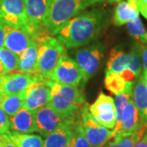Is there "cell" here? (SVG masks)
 Returning <instances> with one entry per match:
<instances>
[{
	"mask_svg": "<svg viewBox=\"0 0 147 147\" xmlns=\"http://www.w3.org/2000/svg\"><path fill=\"white\" fill-rule=\"evenodd\" d=\"M100 11H86L72 18L57 34V39L67 48L88 44L100 32L103 22Z\"/></svg>",
	"mask_w": 147,
	"mask_h": 147,
	"instance_id": "1",
	"label": "cell"
},
{
	"mask_svg": "<svg viewBox=\"0 0 147 147\" xmlns=\"http://www.w3.org/2000/svg\"><path fill=\"white\" fill-rule=\"evenodd\" d=\"M101 0H49L45 27L51 35L57 34L62 27L82 11Z\"/></svg>",
	"mask_w": 147,
	"mask_h": 147,
	"instance_id": "2",
	"label": "cell"
},
{
	"mask_svg": "<svg viewBox=\"0 0 147 147\" xmlns=\"http://www.w3.org/2000/svg\"><path fill=\"white\" fill-rule=\"evenodd\" d=\"M84 101V95L78 87L53 82L48 105L64 119L78 118Z\"/></svg>",
	"mask_w": 147,
	"mask_h": 147,
	"instance_id": "3",
	"label": "cell"
},
{
	"mask_svg": "<svg viewBox=\"0 0 147 147\" xmlns=\"http://www.w3.org/2000/svg\"><path fill=\"white\" fill-rule=\"evenodd\" d=\"M65 55H66L65 47L57 38L53 37L46 38L38 47L36 74L48 77Z\"/></svg>",
	"mask_w": 147,
	"mask_h": 147,
	"instance_id": "4",
	"label": "cell"
},
{
	"mask_svg": "<svg viewBox=\"0 0 147 147\" xmlns=\"http://www.w3.org/2000/svg\"><path fill=\"white\" fill-rule=\"evenodd\" d=\"M141 47L142 45H138L130 53H124L115 48L112 49L106 71L120 74L123 71L129 69L134 74L137 79L140 77L142 69Z\"/></svg>",
	"mask_w": 147,
	"mask_h": 147,
	"instance_id": "5",
	"label": "cell"
},
{
	"mask_svg": "<svg viewBox=\"0 0 147 147\" xmlns=\"http://www.w3.org/2000/svg\"><path fill=\"white\" fill-rule=\"evenodd\" d=\"M80 115L85 137L91 147H103L108 141L115 137L114 129H109L95 120L87 104L82 107Z\"/></svg>",
	"mask_w": 147,
	"mask_h": 147,
	"instance_id": "6",
	"label": "cell"
},
{
	"mask_svg": "<svg viewBox=\"0 0 147 147\" xmlns=\"http://www.w3.org/2000/svg\"><path fill=\"white\" fill-rule=\"evenodd\" d=\"M53 82L48 77L34 74V79L26 91L23 107L35 111L43 105H47L50 99L51 88Z\"/></svg>",
	"mask_w": 147,
	"mask_h": 147,
	"instance_id": "7",
	"label": "cell"
},
{
	"mask_svg": "<svg viewBox=\"0 0 147 147\" xmlns=\"http://www.w3.org/2000/svg\"><path fill=\"white\" fill-rule=\"evenodd\" d=\"M0 21L4 25L24 28L31 32L24 0H0Z\"/></svg>",
	"mask_w": 147,
	"mask_h": 147,
	"instance_id": "8",
	"label": "cell"
},
{
	"mask_svg": "<svg viewBox=\"0 0 147 147\" xmlns=\"http://www.w3.org/2000/svg\"><path fill=\"white\" fill-rule=\"evenodd\" d=\"M48 78L61 84L78 87L84 79V74L77 62L65 55L60 59Z\"/></svg>",
	"mask_w": 147,
	"mask_h": 147,
	"instance_id": "9",
	"label": "cell"
},
{
	"mask_svg": "<svg viewBox=\"0 0 147 147\" xmlns=\"http://www.w3.org/2000/svg\"><path fill=\"white\" fill-rule=\"evenodd\" d=\"M88 110L95 120L109 129H114L116 124V109L114 99L100 92Z\"/></svg>",
	"mask_w": 147,
	"mask_h": 147,
	"instance_id": "10",
	"label": "cell"
},
{
	"mask_svg": "<svg viewBox=\"0 0 147 147\" xmlns=\"http://www.w3.org/2000/svg\"><path fill=\"white\" fill-rule=\"evenodd\" d=\"M75 61L79 65L84 74L83 84H85L88 80L94 74L99 68L100 60L103 57L99 47H89L78 50L75 53Z\"/></svg>",
	"mask_w": 147,
	"mask_h": 147,
	"instance_id": "11",
	"label": "cell"
},
{
	"mask_svg": "<svg viewBox=\"0 0 147 147\" xmlns=\"http://www.w3.org/2000/svg\"><path fill=\"white\" fill-rule=\"evenodd\" d=\"M37 131L42 137H47L67 119H64L48 105H45L34 111Z\"/></svg>",
	"mask_w": 147,
	"mask_h": 147,
	"instance_id": "12",
	"label": "cell"
},
{
	"mask_svg": "<svg viewBox=\"0 0 147 147\" xmlns=\"http://www.w3.org/2000/svg\"><path fill=\"white\" fill-rule=\"evenodd\" d=\"M4 47L17 56H21L34 40L32 33L24 28L12 27L4 25Z\"/></svg>",
	"mask_w": 147,
	"mask_h": 147,
	"instance_id": "13",
	"label": "cell"
},
{
	"mask_svg": "<svg viewBox=\"0 0 147 147\" xmlns=\"http://www.w3.org/2000/svg\"><path fill=\"white\" fill-rule=\"evenodd\" d=\"M145 125L132 98L124 108L119 127L115 132V136H127L138 131Z\"/></svg>",
	"mask_w": 147,
	"mask_h": 147,
	"instance_id": "14",
	"label": "cell"
},
{
	"mask_svg": "<svg viewBox=\"0 0 147 147\" xmlns=\"http://www.w3.org/2000/svg\"><path fill=\"white\" fill-rule=\"evenodd\" d=\"M28 21L31 27L32 34L40 28L45 27L49 0H24Z\"/></svg>",
	"mask_w": 147,
	"mask_h": 147,
	"instance_id": "15",
	"label": "cell"
},
{
	"mask_svg": "<svg viewBox=\"0 0 147 147\" xmlns=\"http://www.w3.org/2000/svg\"><path fill=\"white\" fill-rule=\"evenodd\" d=\"M79 117L74 119H67L50 133L43 142V147H64L73 140L75 126Z\"/></svg>",
	"mask_w": 147,
	"mask_h": 147,
	"instance_id": "16",
	"label": "cell"
},
{
	"mask_svg": "<svg viewBox=\"0 0 147 147\" xmlns=\"http://www.w3.org/2000/svg\"><path fill=\"white\" fill-rule=\"evenodd\" d=\"M34 79V74L16 73L5 74L0 77L4 94H17L26 92Z\"/></svg>",
	"mask_w": 147,
	"mask_h": 147,
	"instance_id": "17",
	"label": "cell"
},
{
	"mask_svg": "<svg viewBox=\"0 0 147 147\" xmlns=\"http://www.w3.org/2000/svg\"><path fill=\"white\" fill-rule=\"evenodd\" d=\"M10 131L29 134L37 131L34 111L22 107L16 114L9 117Z\"/></svg>",
	"mask_w": 147,
	"mask_h": 147,
	"instance_id": "18",
	"label": "cell"
},
{
	"mask_svg": "<svg viewBox=\"0 0 147 147\" xmlns=\"http://www.w3.org/2000/svg\"><path fill=\"white\" fill-rule=\"evenodd\" d=\"M132 100L143 123L147 125V87L144 76L138 77L134 85H132Z\"/></svg>",
	"mask_w": 147,
	"mask_h": 147,
	"instance_id": "19",
	"label": "cell"
},
{
	"mask_svg": "<svg viewBox=\"0 0 147 147\" xmlns=\"http://www.w3.org/2000/svg\"><path fill=\"white\" fill-rule=\"evenodd\" d=\"M38 47L39 44L33 40L29 47L19 57L18 70L21 73L36 74Z\"/></svg>",
	"mask_w": 147,
	"mask_h": 147,
	"instance_id": "20",
	"label": "cell"
},
{
	"mask_svg": "<svg viewBox=\"0 0 147 147\" xmlns=\"http://www.w3.org/2000/svg\"><path fill=\"white\" fill-rule=\"evenodd\" d=\"M139 16L137 3L130 1H122L117 5L113 17V22L116 26H123Z\"/></svg>",
	"mask_w": 147,
	"mask_h": 147,
	"instance_id": "21",
	"label": "cell"
},
{
	"mask_svg": "<svg viewBox=\"0 0 147 147\" xmlns=\"http://www.w3.org/2000/svg\"><path fill=\"white\" fill-rule=\"evenodd\" d=\"M26 95V92L11 95L3 93L0 96V107L8 117H11L23 107Z\"/></svg>",
	"mask_w": 147,
	"mask_h": 147,
	"instance_id": "22",
	"label": "cell"
},
{
	"mask_svg": "<svg viewBox=\"0 0 147 147\" xmlns=\"http://www.w3.org/2000/svg\"><path fill=\"white\" fill-rule=\"evenodd\" d=\"M7 134L17 147H43L44 141L39 135L24 134L11 131Z\"/></svg>",
	"mask_w": 147,
	"mask_h": 147,
	"instance_id": "23",
	"label": "cell"
},
{
	"mask_svg": "<svg viewBox=\"0 0 147 147\" xmlns=\"http://www.w3.org/2000/svg\"><path fill=\"white\" fill-rule=\"evenodd\" d=\"M132 85H133V83L129 82L127 86L126 89L119 94L116 95L115 98L114 100L116 109V124L114 128L115 132L119 127L121 118H122V115H123L124 108L126 107L129 100L132 98Z\"/></svg>",
	"mask_w": 147,
	"mask_h": 147,
	"instance_id": "24",
	"label": "cell"
},
{
	"mask_svg": "<svg viewBox=\"0 0 147 147\" xmlns=\"http://www.w3.org/2000/svg\"><path fill=\"white\" fill-rule=\"evenodd\" d=\"M129 82L126 81L119 74L106 71L105 72V85L106 88L113 94L118 95L126 89Z\"/></svg>",
	"mask_w": 147,
	"mask_h": 147,
	"instance_id": "25",
	"label": "cell"
},
{
	"mask_svg": "<svg viewBox=\"0 0 147 147\" xmlns=\"http://www.w3.org/2000/svg\"><path fill=\"white\" fill-rule=\"evenodd\" d=\"M0 60L3 64L7 74L19 68V56L5 47L0 48Z\"/></svg>",
	"mask_w": 147,
	"mask_h": 147,
	"instance_id": "26",
	"label": "cell"
},
{
	"mask_svg": "<svg viewBox=\"0 0 147 147\" xmlns=\"http://www.w3.org/2000/svg\"><path fill=\"white\" fill-rule=\"evenodd\" d=\"M127 28L128 34L136 38L137 40L142 42H147L146 41V32L145 27L142 24V20L139 16L136 17L135 19L131 20L127 23Z\"/></svg>",
	"mask_w": 147,
	"mask_h": 147,
	"instance_id": "27",
	"label": "cell"
},
{
	"mask_svg": "<svg viewBox=\"0 0 147 147\" xmlns=\"http://www.w3.org/2000/svg\"><path fill=\"white\" fill-rule=\"evenodd\" d=\"M147 128V125H144L142 128L137 132L130 134L127 136H117L119 138V144L118 147H134L139 139L142 137L143 133L145 132Z\"/></svg>",
	"mask_w": 147,
	"mask_h": 147,
	"instance_id": "28",
	"label": "cell"
},
{
	"mask_svg": "<svg viewBox=\"0 0 147 147\" xmlns=\"http://www.w3.org/2000/svg\"><path fill=\"white\" fill-rule=\"evenodd\" d=\"M73 142L74 147H91L87 138L85 137L84 127H83L82 120H81V115L76 123L75 132H74Z\"/></svg>",
	"mask_w": 147,
	"mask_h": 147,
	"instance_id": "29",
	"label": "cell"
},
{
	"mask_svg": "<svg viewBox=\"0 0 147 147\" xmlns=\"http://www.w3.org/2000/svg\"><path fill=\"white\" fill-rule=\"evenodd\" d=\"M10 131V120L8 115L0 107V134H6Z\"/></svg>",
	"mask_w": 147,
	"mask_h": 147,
	"instance_id": "30",
	"label": "cell"
},
{
	"mask_svg": "<svg viewBox=\"0 0 147 147\" xmlns=\"http://www.w3.org/2000/svg\"><path fill=\"white\" fill-rule=\"evenodd\" d=\"M0 147H17L16 144L12 142L6 134H0Z\"/></svg>",
	"mask_w": 147,
	"mask_h": 147,
	"instance_id": "31",
	"label": "cell"
},
{
	"mask_svg": "<svg viewBox=\"0 0 147 147\" xmlns=\"http://www.w3.org/2000/svg\"><path fill=\"white\" fill-rule=\"evenodd\" d=\"M142 66L144 69V74H147V46H142L141 47Z\"/></svg>",
	"mask_w": 147,
	"mask_h": 147,
	"instance_id": "32",
	"label": "cell"
},
{
	"mask_svg": "<svg viewBox=\"0 0 147 147\" xmlns=\"http://www.w3.org/2000/svg\"><path fill=\"white\" fill-rule=\"evenodd\" d=\"M137 8L147 20V0H137Z\"/></svg>",
	"mask_w": 147,
	"mask_h": 147,
	"instance_id": "33",
	"label": "cell"
},
{
	"mask_svg": "<svg viewBox=\"0 0 147 147\" xmlns=\"http://www.w3.org/2000/svg\"><path fill=\"white\" fill-rule=\"evenodd\" d=\"M134 147H147V128Z\"/></svg>",
	"mask_w": 147,
	"mask_h": 147,
	"instance_id": "34",
	"label": "cell"
},
{
	"mask_svg": "<svg viewBox=\"0 0 147 147\" xmlns=\"http://www.w3.org/2000/svg\"><path fill=\"white\" fill-rule=\"evenodd\" d=\"M4 41H5V30L4 26L0 21V48L4 47Z\"/></svg>",
	"mask_w": 147,
	"mask_h": 147,
	"instance_id": "35",
	"label": "cell"
},
{
	"mask_svg": "<svg viewBox=\"0 0 147 147\" xmlns=\"http://www.w3.org/2000/svg\"><path fill=\"white\" fill-rule=\"evenodd\" d=\"M118 144H119V138L117 136H115L110 141H108V142L103 147H118Z\"/></svg>",
	"mask_w": 147,
	"mask_h": 147,
	"instance_id": "36",
	"label": "cell"
},
{
	"mask_svg": "<svg viewBox=\"0 0 147 147\" xmlns=\"http://www.w3.org/2000/svg\"><path fill=\"white\" fill-rule=\"evenodd\" d=\"M5 74H7L5 68H4V66H3V64L2 63V61H1V60H0V77H1V76H3V75H5Z\"/></svg>",
	"mask_w": 147,
	"mask_h": 147,
	"instance_id": "37",
	"label": "cell"
},
{
	"mask_svg": "<svg viewBox=\"0 0 147 147\" xmlns=\"http://www.w3.org/2000/svg\"><path fill=\"white\" fill-rule=\"evenodd\" d=\"M64 147H74V142H73V140L71 141V142H69V143H68L66 146H65Z\"/></svg>",
	"mask_w": 147,
	"mask_h": 147,
	"instance_id": "38",
	"label": "cell"
},
{
	"mask_svg": "<svg viewBox=\"0 0 147 147\" xmlns=\"http://www.w3.org/2000/svg\"><path fill=\"white\" fill-rule=\"evenodd\" d=\"M3 94V88H2V84H1V81H0V96L2 95Z\"/></svg>",
	"mask_w": 147,
	"mask_h": 147,
	"instance_id": "39",
	"label": "cell"
},
{
	"mask_svg": "<svg viewBox=\"0 0 147 147\" xmlns=\"http://www.w3.org/2000/svg\"><path fill=\"white\" fill-rule=\"evenodd\" d=\"M143 76H144V79H145V82H146V84L147 87V74H144Z\"/></svg>",
	"mask_w": 147,
	"mask_h": 147,
	"instance_id": "40",
	"label": "cell"
},
{
	"mask_svg": "<svg viewBox=\"0 0 147 147\" xmlns=\"http://www.w3.org/2000/svg\"><path fill=\"white\" fill-rule=\"evenodd\" d=\"M121 0H109L110 3H117V2H120Z\"/></svg>",
	"mask_w": 147,
	"mask_h": 147,
	"instance_id": "41",
	"label": "cell"
},
{
	"mask_svg": "<svg viewBox=\"0 0 147 147\" xmlns=\"http://www.w3.org/2000/svg\"><path fill=\"white\" fill-rule=\"evenodd\" d=\"M146 41H147V34H146Z\"/></svg>",
	"mask_w": 147,
	"mask_h": 147,
	"instance_id": "42",
	"label": "cell"
}]
</instances>
